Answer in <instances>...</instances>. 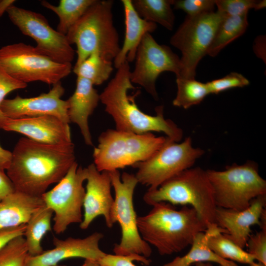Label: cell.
I'll return each instance as SVG.
<instances>
[{
	"mask_svg": "<svg viewBox=\"0 0 266 266\" xmlns=\"http://www.w3.org/2000/svg\"><path fill=\"white\" fill-rule=\"evenodd\" d=\"M248 14L226 16L219 25L207 55L215 57L227 45L242 35L248 26Z\"/></svg>",
	"mask_w": 266,
	"mask_h": 266,
	"instance_id": "25",
	"label": "cell"
},
{
	"mask_svg": "<svg viewBox=\"0 0 266 266\" xmlns=\"http://www.w3.org/2000/svg\"><path fill=\"white\" fill-rule=\"evenodd\" d=\"M27 84L12 77L0 66V125L6 118L0 109V105L6 96L11 92L24 89Z\"/></svg>",
	"mask_w": 266,
	"mask_h": 266,
	"instance_id": "37",
	"label": "cell"
},
{
	"mask_svg": "<svg viewBox=\"0 0 266 266\" xmlns=\"http://www.w3.org/2000/svg\"><path fill=\"white\" fill-rule=\"evenodd\" d=\"M64 93L65 89L59 82L48 93L35 97L23 98L17 95L12 99H4L0 109L6 117L11 119L51 115L69 124L67 102L61 99Z\"/></svg>",
	"mask_w": 266,
	"mask_h": 266,
	"instance_id": "15",
	"label": "cell"
},
{
	"mask_svg": "<svg viewBox=\"0 0 266 266\" xmlns=\"http://www.w3.org/2000/svg\"><path fill=\"white\" fill-rule=\"evenodd\" d=\"M53 211L45 205L34 212L26 224L24 233L28 254L35 256L44 250L41 246L43 236L51 230Z\"/></svg>",
	"mask_w": 266,
	"mask_h": 266,
	"instance_id": "24",
	"label": "cell"
},
{
	"mask_svg": "<svg viewBox=\"0 0 266 266\" xmlns=\"http://www.w3.org/2000/svg\"><path fill=\"white\" fill-rule=\"evenodd\" d=\"M195 266H213L210 262H200L195 264Z\"/></svg>",
	"mask_w": 266,
	"mask_h": 266,
	"instance_id": "43",
	"label": "cell"
},
{
	"mask_svg": "<svg viewBox=\"0 0 266 266\" xmlns=\"http://www.w3.org/2000/svg\"><path fill=\"white\" fill-rule=\"evenodd\" d=\"M134 61L132 83L141 86L155 100H158L156 82L160 74L170 71L177 77L181 68L180 58L168 46L159 44L150 33L142 37Z\"/></svg>",
	"mask_w": 266,
	"mask_h": 266,
	"instance_id": "14",
	"label": "cell"
},
{
	"mask_svg": "<svg viewBox=\"0 0 266 266\" xmlns=\"http://www.w3.org/2000/svg\"><path fill=\"white\" fill-rule=\"evenodd\" d=\"M44 205L41 197L15 191L0 201V230L26 224L32 214Z\"/></svg>",
	"mask_w": 266,
	"mask_h": 266,
	"instance_id": "22",
	"label": "cell"
},
{
	"mask_svg": "<svg viewBox=\"0 0 266 266\" xmlns=\"http://www.w3.org/2000/svg\"><path fill=\"white\" fill-rule=\"evenodd\" d=\"M125 25V34L123 45L113 60V66L117 69L126 61H134L137 48L146 33L153 32L157 24L141 18L135 11L132 0H122Z\"/></svg>",
	"mask_w": 266,
	"mask_h": 266,
	"instance_id": "21",
	"label": "cell"
},
{
	"mask_svg": "<svg viewBox=\"0 0 266 266\" xmlns=\"http://www.w3.org/2000/svg\"><path fill=\"white\" fill-rule=\"evenodd\" d=\"M0 66L14 78L27 84L41 81L54 85L71 72V63H61L19 42L0 48Z\"/></svg>",
	"mask_w": 266,
	"mask_h": 266,
	"instance_id": "10",
	"label": "cell"
},
{
	"mask_svg": "<svg viewBox=\"0 0 266 266\" xmlns=\"http://www.w3.org/2000/svg\"><path fill=\"white\" fill-rule=\"evenodd\" d=\"M81 266H100L98 261L91 260H85Z\"/></svg>",
	"mask_w": 266,
	"mask_h": 266,
	"instance_id": "42",
	"label": "cell"
},
{
	"mask_svg": "<svg viewBox=\"0 0 266 266\" xmlns=\"http://www.w3.org/2000/svg\"><path fill=\"white\" fill-rule=\"evenodd\" d=\"M266 195L259 196L246 209L240 211L217 207L215 224L226 231L225 235L236 245L244 248L251 234V226H260V220L266 209Z\"/></svg>",
	"mask_w": 266,
	"mask_h": 266,
	"instance_id": "19",
	"label": "cell"
},
{
	"mask_svg": "<svg viewBox=\"0 0 266 266\" xmlns=\"http://www.w3.org/2000/svg\"><path fill=\"white\" fill-rule=\"evenodd\" d=\"M6 12L21 32L36 42L35 49L57 62L71 63L75 51L66 35L53 29L42 14L13 5Z\"/></svg>",
	"mask_w": 266,
	"mask_h": 266,
	"instance_id": "13",
	"label": "cell"
},
{
	"mask_svg": "<svg viewBox=\"0 0 266 266\" xmlns=\"http://www.w3.org/2000/svg\"><path fill=\"white\" fill-rule=\"evenodd\" d=\"M15 191L13 185L7 174L4 171L0 170V201Z\"/></svg>",
	"mask_w": 266,
	"mask_h": 266,
	"instance_id": "39",
	"label": "cell"
},
{
	"mask_svg": "<svg viewBox=\"0 0 266 266\" xmlns=\"http://www.w3.org/2000/svg\"><path fill=\"white\" fill-rule=\"evenodd\" d=\"M96 0H60L58 5H54L46 0L41 5L58 16L59 22L57 31L66 35L69 30L82 17Z\"/></svg>",
	"mask_w": 266,
	"mask_h": 266,
	"instance_id": "27",
	"label": "cell"
},
{
	"mask_svg": "<svg viewBox=\"0 0 266 266\" xmlns=\"http://www.w3.org/2000/svg\"><path fill=\"white\" fill-rule=\"evenodd\" d=\"M208 243L210 249L223 259L249 265L255 263V259L252 255L223 233H219L211 236Z\"/></svg>",
	"mask_w": 266,
	"mask_h": 266,
	"instance_id": "30",
	"label": "cell"
},
{
	"mask_svg": "<svg viewBox=\"0 0 266 266\" xmlns=\"http://www.w3.org/2000/svg\"><path fill=\"white\" fill-rule=\"evenodd\" d=\"M28 255L24 236L16 237L0 250V266H26Z\"/></svg>",
	"mask_w": 266,
	"mask_h": 266,
	"instance_id": "31",
	"label": "cell"
},
{
	"mask_svg": "<svg viewBox=\"0 0 266 266\" xmlns=\"http://www.w3.org/2000/svg\"><path fill=\"white\" fill-rule=\"evenodd\" d=\"M85 181L86 168L75 162L58 184L41 196L45 205L54 213L53 230L57 234L64 233L72 224L81 223Z\"/></svg>",
	"mask_w": 266,
	"mask_h": 266,
	"instance_id": "12",
	"label": "cell"
},
{
	"mask_svg": "<svg viewBox=\"0 0 266 266\" xmlns=\"http://www.w3.org/2000/svg\"><path fill=\"white\" fill-rule=\"evenodd\" d=\"M134 261L141 262L146 266L151 263L150 260L136 254L120 256L106 253L98 262L100 266H136Z\"/></svg>",
	"mask_w": 266,
	"mask_h": 266,
	"instance_id": "36",
	"label": "cell"
},
{
	"mask_svg": "<svg viewBox=\"0 0 266 266\" xmlns=\"http://www.w3.org/2000/svg\"><path fill=\"white\" fill-rule=\"evenodd\" d=\"M66 101L70 122L78 125L86 144L93 146L88 119L98 105L100 94L91 82L77 77L75 91Z\"/></svg>",
	"mask_w": 266,
	"mask_h": 266,
	"instance_id": "20",
	"label": "cell"
},
{
	"mask_svg": "<svg viewBox=\"0 0 266 266\" xmlns=\"http://www.w3.org/2000/svg\"><path fill=\"white\" fill-rule=\"evenodd\" d=\"M15 1L14 0H0V18Z\"/></svg>",
	"mask_w": 266,
	"mask_h": 266,
	"instance_id": "41",
	"label": "cell"
},
{
	"mask_svg": "<svg viewBox=\"0 0 266 266\" xmlns=\"http://www.w3.org/2000/svg\"><path fill=\"white\" fill-rule=\"evenodd\" d=\"M249 84L248 79L241 73L235 72H231L223 77L206 83L210 94H218L232 88L244 87Z\"/></svg>",
	"mask_w": 266,
	"mask_h": 266,
	"instance_id": "33",
	"label": "cell"
},
{
	"mask_svg": "<svg viewBox=\"0 0 266 266\" xmlns=\"http://www.w3.org/2000/svg\"><path fill=\"white\" fill-rule=\"evenodd\" d=\"M113 3L112 0H96L68 31V42L77 48L74 66L93 53L112 61L118 54L121 47L113 20Z\"/></svg>",
	"mask_w": 266,
	"mask_h": 266,
	"instance_id": "4",
	"label": "cell"
},
{
	"mask_svg": "<svg viewBox=\"0 0 266 266\" xmlns=\"http://www.w3.org/2000/svg\"><path fill=\"white\" fill-rule=\"evenodd\" d=\"M217 11L227 16H240L248 14L250 9L260 10L266 7L265 0H216Z\"/></svg>",
	"mask_w": 266,
	"mask_h": 266,
	"instance_id": "32",
	"label": "cell"
},
{
	"mask_svg": "<svg viewBox=\"0 0 266 266\" xmlns=\"http://www.w3.org/2000/svg\"><path fill=\"white\" fill-rule=\"evenodd\" d=\"M226 16L216 11L186 16L170 39V43L182 54L181 71L176 78H195L198 65L207 55L217 28Z\"/></svg>",
	"mask_w": 266,
	"mask_h": 266,
	"instance_id": "9",
	"label": "cell"
},
{
	"mask_svg": "<svg viewBox=\"0 0 266 266\" xmlns=\"http://www.w3.org/2000/svg\"><path fill=\"white\" fill-rule=\"evenodd\" d=\"M176 95L172 101L173 106L188 109L200 104L210 94L206 83L194 79L176 78Z\"/></svg>",
	"mask_w": 266,
	"mask_h": 266,
	"instance_id": "29",
	"label": "cell"
},
{
	"mask_svg": "<svg viewBox=\"0 0 266 266\" xmlns=\"http://www.w3.org/2000/svg\"><path fill=\"white\" fill-rule=\"evenodd\" d=\"M143 200L148 205L166 202L194 208L207 227L215 223L217 206L206 171L200 167L185 169L154 190H148Z\"/></svg>",
	"mask_w": 266,
	"mask_h": 266,
	"instance_id": "5",
	"label": "cell"
},
{
	"mask_svg": "<svg viewBox=\"0 0 266 266\" xmlns=\"http://www.w3.org/2000/svg\"><path fill=\"white\" fill-rule=\"evenodd\" d=\"M249 266H266L260 263H253V264H251V265H249Z\"/></svg>",
	"mask_w": 266,
	"mask_h": 266,
	"instance_id": "44",
	"label": "cell"
},
{
	"mask_svg": "<svg viewBox=\"0 0 266 266\" xmlns=\"http://www.w3.org/2000/svg\"><path fill=\"white\" fill-rule=\"evenodd\" d=\"M206 171L217 207L240 211L247 208L254 198L266 195V181L254 161L233 164L222 171Z\"/></svg>",
	"mask_w": 266,
	"mask_h": 266,
	"instance_id": "7",
	"label": "cell"
},
{
	"mask_svg": "<svg viewBox=\"0 0 266 266\" xmlns=\"http://www.w3.org/2000/svg\"><path fill=\"white\" fill-rule=\"evenodd\" d=\"M85 168L87 184L80 228L82 230L88 229L96 218L102 216L107 227L111 228L115 224L112 218L114 199L111 194L109 172L98 171L94 163Z\"/></svg>",
	"mask_w": 266,
	"mask_h": 266,
	"instance_id": "16",
	"label": "cell"
},
{
	"mask_svg": "<svg viewBox=\"0 0 266 266\" xmlns=\"http://www.w3.org/2000/svg\"><path fill=\"white\" fill-rule=\"evenodd\" d=\"M247 251L259 263L266 266V228L261 229L256 233L251 234L246 245Z\"/></svg>",
	"mask_w": 266,
	"mask_h": 266,
	"instance_id": "35",
	"label": "cell"
},
{
	"mask_svg": "<svg viewBox=\"0 0 266 266\" xmlns=\"http://www.w3.org/2000/svg\"><path fill=\"white\" fill-rule=\"evenodd\" d=\"M167 139L152 133L136 134L109 129L98 138V145L93 151L94 164L100 172L132 166L149 158Z\"/></svg>",
	"mask_w": 266,
	"mask_h": 266,
	"instance_id": "6",
	"label": "cell"
},
{
	"mask_svg": "<svg viewBox=\"0 0 266 266\" xmlns=\"http://www.w3.org/2000/svg\"><path fill=\"white\" fill-rule=\"evenodd\" d=\"M132 3L141 18L172 30L175 21L173 0H133Z\"/></svg>",
	"mask_w": 266,
	"mask_h": 266,
	"instance_id": "26",
	"label": "cell"
},
{
	"mask_svg": "<svg viewBox=\"0 0 266 266\" xmlns=\"http://www.w3.org/2000/svg\"><path fill=\"white\" fill-rule=\"evenodd\" d=\"M204 153L200 148L193 146L190 137L177 142L167 137L166 143L149 158L135 164V176L138 183L154 190L162 183L193 166Z\"/></svg>",
	"mask_w": 266,
	"mask_h": 266,
	"instance_id": "11",
	"label": "cell"
},
{
	"mask_svg": "<svg viewBox=\"0 0 266 266\" xmlns=\"http://www.w3.org/2000/svg\"><path fill=\"white\" fill-rule=\"evenodd\" d=\"M75 162L72 142L49 144L23 137L12 152L6 174L15 191L41 197L49 186L65 176Z\"/></svg>",
	"mask_w": 266,
	"mask_h": 266,
	"instance_id": "1",
	"label": "cell"
},
{
	"mask_svg": "<svg viewBox=\"0 0 266 266\" xmlns=\"http://www.w3.org/2000/svg\"><path fill=\"white\" fill-rule=\"evenodd\" d=\"M12 159V152L0 145V170L4 171L9 167Z\"/></svg>",
	"mask_w": 266,
	"mask_h": 266,
	"instance_id": "40",
	"label": "cell"
},
{
	"mask_svg": "<svg viewBox=\"0 0 266 266\" xmlns=\"http://www.w3.org/2000/svg\"><path fill=\"white\" fill-rule=\"evenodd\" d=\"M65 266V265H57V266Z\"/></svg>",
	"mask_w": 266,
	"mask_h": 266,
	"instance_id": "45",
	"label": "cell"
},
{
	"mask_svg": "<svg viewBox=\"0 0 266 266\" xmlns=\"http://www.w3.org/2000/svg\"><path fill=\"white\" fill-rule=\"evenodd\" d=\"M117 69L114 77L100 94V101L113 118L116 130L136 134L163 133L171 140L180 141L183 131L173 121L165 118L163 105L155 108V115H150L135 103L139 90L132 96L128 95L129 90L136 89L131 81L129 63L126 61Z\"/></svg>",
	"mask_w": 266,
	"mask_h": 266,
	"instance_id": "2",
	"label": "cell"
},
{
	"mask_svg": "<svg viewBox=\"0 0 266 266\" xmlns=\"http://www.w3.org/2000/svg\"><path fill=\"white\" fill-rule=\"evenodd\" d=\"M0 128L22 133L42 143L58 145L72 142L69 124L51 115L17 119L6 117Z\"/></svg>",
	"mask_w": 266,
	"mask_h": 266,
	"instance_id": "18",
	"label": "cell"
},
{
	"mask_svg": "<svg viewBox=\"0 0 266 266\" xmlns=\"http://www.w3.org/2000/svg\"><path fill=\"white\" fill-rule=\"evenodd\" d=\"M103 234L95 232L83 238L68 237L61 239L54 237L53 249L43 251L41 254L28 255L26 266H55L62 261L69 258H80L99 261L106 253L100 247Z\"/></svg>",
	"mask_w": 266,
	"mask_h": 266,
	"instance_id": "17",
	"label": "cell"
},
{
	"mask_svg": "<svg viewBox=\"0 0 266 266\" xmlns=\"http://www.w3.org/2000/svg\"><path fill=\"white\" fill-rule=\"evenodd\" d=\"M112 61L106 59L98 53L89 56L73 71L77 77L85 79L93 85H100L107 80L113 70Z\"/></svg>",
	"mask_w": 266,
	"mask_h": 266,
	"instance_id": "28",
	"label": "cell"
},
{
	"mask_svg": "<svg viewBox=\"0 0 266 266\" xmlns=\"http://www.w3.org/2000/svg\"><path fill=\"white\" fill-rule=\"evenodd\" d=\"M26 224L0 230V250L11 240L19 236H24Z\"/></svg>",
	"mask_w": 266,
	"mask_h": 266,
	"instance_id": "38",
	"label": "cell"
},
{
	"mask_svg": "<svg viewBox=\"0 0 266 266\" xmlns=\"http://www.w3.org/2000/svg\"><path fill=\"white\" fill-rule=\"evenodd\" d=\"M115 192L112 209L114 222L120 227L121 237L113 248L114 254H136L149 258L152 253L150 245L141 237L137 226V217L133 204V194L138 183L134 174L119 170L109 172Z\"/></svg>",
	"mask_w": 266,
	"mask_h": 266,
	"instance_id": "8",
	"label": "cell"
},
{
	"mask_svg": "<svg viewBox=\"0 0 266 266\" xmlns=\"http://www.w3.org/2000/svg\"><path fill=\"white\" fill-rule=\"evenodd\" d=\"M219 233H226L227 232L215 223L209 225L205 231L196 234L186 254L177 256L163 266H192L200 262L215 263L220 266H238L235 262L220 258L209 248V239Z\"/></svg>",
	"mask_w": 266,
	"mask_h": 266,
	"instance_id": "23",
	"label": "cell"
},
{
	"mask_svg": "<svg viewBox=\"0 0 266 266\" xmlns=\"http://www.w3.org/2000/svg\"><path fill=\"white\" fill-rule=\"evenodd\" d=\"M137 223L142 239L153 245L161 256L178 253L191 245L197 233L207 226L193 207L177 209L166 202L156 203Z\"/></svg>",
	"mask_w": 266,
	"mask_h": 266,
	"instance_id": "3",
	"label": "cell"
},
{
	"mask_svg": "<svg viewBox=\"0 0 266 266\" xmlns=\"http://www.w3.org/2000/svg\"><path fill=\"white\" fill-rule=\"evenodd\" d=\"M172 5L175 9L184 11L187 13V16H195L214 11L215 0H173Z\"/></svg>",
	"mask_w": 266,
	"mask_h": 266,
	"instance_id": "34",
	"label": "cell"
}]
</instances>
